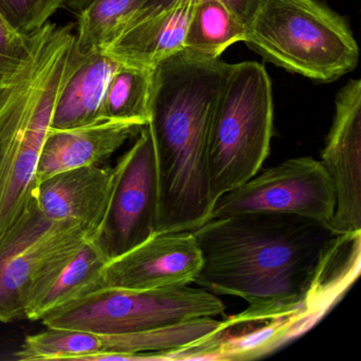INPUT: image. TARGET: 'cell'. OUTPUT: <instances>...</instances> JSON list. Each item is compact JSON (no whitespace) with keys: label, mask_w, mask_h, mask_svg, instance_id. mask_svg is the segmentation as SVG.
Returning <instances> with one entry per match:
<instances>
[{"label":"cell","mask_w":361,"mask_h":361,"mask_svg":"<svg viewBox=\"0 0 361 361\" xmlns=\"http://www.w3.org/2000/svg\"><path fill=\"white\" fill-rule=\"evenodd\" d=\"M192 232L202 259L194 284L250 305L231 318L233 322L307 312L306 299L319 265L337 235L327 224L269 212L210 219Z\"/></svg>","instance_id":"cell-1"},{"label":"cell","mask_w":361,"mask_h":361,"mask_svg":"<svg viewBox=\"0 0 361 361\" xmlns=\"http://www.w3.org/2000/svg\"><path fill=\"white\" fill-rule=\"evenodd\" d=\"M228 67L183 50L154 71L147 126L159 189L156 232L192 231L210 219L209 132Z\"/></svg>","instance_id":"cell-2"},{"label":"cell","mask_w":361,"mask_h":361,"mask_svg":"<svg viewBox=\"0 0 361 361\" xmlns=\"http://www.w3.org/2000/svg\"><path fill=\"white\" fill-rule=\"evenodd\" d=\"M75 52L73 25L48 22L33 33L25 68L0 88V238L32 198L42 149Z\"/></svg>","instance_id":"cell-3"},{"label":"cell","mask_w":361,"mask_h":361,"mask_svg":"<svg viewBox=\"0 0 361 361\" xmlns=\"http://www.w3.org/2000/svg\"><path fill=\"white\" fill-rule=\"evenodd\" d=\"M245 43L276 66L319 83L340 79L359 62L345 20L317 0H261Z\"/></svg>","instance_id":"cell-4"},{"label":"cell","mask_w":361,"mask_h":361,"mask_svg":"<svg viewBox=\"0 0 361 361\" xmlns=\"http://www.w3.org/2000/svg\"><path fill=\"white\" fill-rule=\"evenodd\" d=\"M274 130L271 81L257 62L229 64L213 109L208 141L210 196L248 181L269 155Z\"/></svg>","instance_id":"cell-5"},{"label":"cell","mask_w":361,"mask_h":361,"mask_svg":"<svg viewBox=\"0 0 361 361\" xmlns=\"http://www.w3.org/2000/svg\"><path fill=\"white\" fill-rule=\"evenodd\" d=\"M225 305L207 289L189 285L136 290L103 286L48 312L49 329L124 334L159 329L224 314Z\"/></svg>","instance_id":"cell-6"},{"label":"cell","mask_w":361,"mask_h":361,"mask_svg":"<svg viewBox=\"0 0 361 361\" xmlns=\"http://www.w3.org/2000/svg\"><path fill=\"white\" fill-rule=\"evenodd\" d=\"M92 238L98 234L79 223L46 217L33 195L20 219L0 238V322L26 319L35 286Z\"/></svg>","instance_id":"cell-7"},{"label":"cell","mask_w":361,"mask_h":361,"mask_svg":"<svg viewBox=\"0 0 361 361\" xmlns=\"http://www.w3.org/2000/svg\"><path fill=\"white\" fill-rule=\"evenodd\" d=\"M335 207V190L321 161L298 157L259 172L219 196L210 219L269 212L299 215L329 224Z\"/></svg>","instance_id":"cell-8"},{"label":"cell","mask_w":361,"mask_h":361,"mask_svg":"<svg viewBox=\"0 0 361 361\" xmlns=\"http://www.w3.org/2000/svg\"><path fill=\"white\" fill-rule=\"evenodd\" d=\"M116 166L117 181L98 238L111 259L145 242L157 229V166L153 136L147 124Z\"/></svg>","instance_id":"cell-9"},{"label":"cell","mask_w":361,"mask_h":361,"mask_svg":"<svg viewBox=\"0 0 361 361\" xmlns=\"http://www.w3.org/2000/svg\"><path fill=\"white\" fill-rule=\"evenodd\" d=\"M320 160L334 185L335 233L361 232V80H350L336 99L335 117Z\"/></svg>","instance_id":"cell-10"},{"label":"cell","mask_w":361,"mask_h":361,"mask_svg":"<svg viewBox=\"0 0 361 361\" xmlns=\"http://www.w3.org/2000/svg\"><path fill=\"white\" fill-rule=\"evenodd\" d=\"M192 231L156 232L105 264L101 287L151 290L194 282L202 267Z\"/></svg>","instance_id":"cell-11"},{"label":"cell","mask_w":361,"mask_h":361,"mask_svg":"<svg viewBox=\"0 0 361 361\" xmlns=\"http://www.w3.org/2000/svg\"><path fill=\"white\" fill-rule=\"evenodd\" d=\"M117 175V166L73 169L37 183L33 195L48 219L75 221L100 236Z\"/></svg>","instance_id":"cell-12"},{"label":"cell","mask_w":361,"mask_h":361,"mask_svg":"<svg viewBox=\"0 0 361 361\" xmlns=\"http://www.w3.org/2000/svg\"><path fill=\"white\" fill-rule=\"evenodd\" d=\"M142 126L134 121L102 120L71 130H50L39 157L37 183L65 171L100 166Z\"/></svg>","instance_id":"cell-13"},{"label":"cell","mask_w":361,"mask_h":361,"mask_svg":"<svg viewBox=\"0 0 361 361\" xmlns=\"http://www.w3.org/2000/svg\"><path fill=\"white\" fill-rule=\"evenodd\" d=\"M195 3L176 0L166 9L135 20L105 52L119 64L155 71L164 61L185 50Z\"/></svg>","instance_id":"cell-14"},{"label":"cell","mask_w":361,"mask_h":361,"mask_svg":"<svg viewBox=\"0 0 361 361\" xmlns=\"http://www.w3.org/2000/svg\"><path fill=\"white\" fill-rule=\"evenodd\" d=\"M118 66L107 52L83 54L77 48L73 68L56 101L51 130H71L104 120L103 102Z\"/></svg>","instance_id":"cell-15"},{"label":"cell","mask_w":361,"mask_h":361,"mask_svg":"<svg viewBox=\"0 0 361 361\" xmlns=\"http://www.w3.org/2000/svg\"><path fill=\"white\" fill-rule=\"evenodd\" d=\"M111 259L98 238L88 240L66 263L41 281L29 295L26 319L41 321L48 312L100 288L105 264Z\"/></svg>","instance_id":"cell-16"},{"label":"cell","mask_w":361,"mask_h":361,"mask_svg":"<svg viewBox=\"0 0 361 361\" xmlns=\"http://www.w3.org/2000/svg\"><path fill=\"white\" fill-rule=\"evenodd\" d=\"M247 27L219 0H197L185 39V51L204 59H219L233 44L246 39Z\"/></svg>","instance_id":"cell-17"},{"label":"cell","mask_w":361,"mask_h":361,"mask_svg":"<svg viewBox=\"0 0 361 361\" xmlns=\"http://www.w3.org/2000/svg\"><path fill=\"white\" fill-rule=\"evenodd\" d=\"M360 236L361 232L337 234L329 245L306 299V310L312 316H320L356 278L360 266Z\"/></svg>","instance_id":"cell-18"},{"label":"cell","mask_w":361,"mask_h":361,"mask_svg":"<svg viewBox=\"0 0 361 361\" xmlns=\"http://www.w3.org/2000/svg\"><path fill=\"white\" fill-rule=\"evenodd\" d=\"M147 0H92L79 13L75 46L81 54L106 51Z\"/></svg>","instance_id":"cell-19"},{"label":"cell","mask_w":361,"mask_h":361,"mask_svg":"<svg viewBox=\"0 0 361 361\" xmlns=\"http://www.w3.org/2000/svg\"><path fill=\"white\" fill-rule=\"evenodd\" d=\"M153 80L154 71L119 64L107 86L103 119L134 121L147 126Z\"/></svg>","instance_id":"cell-20"},{"label":"cell","mask_w":361,"mask_h":361,"mask_svg":"<svg viewBox=\"0 0 361 361\" xmlns=\"http://www.w3.org/2000/svg\"><path fill=\"white\" fill-rule=\"evenodd\" d=\"M62 7V0H0V16L18 32H37Z\"/></svg>","instance_id":"cell-21"},{"label":"cell","mask_w":361,"mask_h":361,"mask_svg":"<svg viewBox=\"0 0 361 361\" xmlns=\"http://www.w3.org/2000/svg\"><path fill=\"white\" fill-rule=\"evenodd\" d=\"M32 50V35L14 30L0 16V88L12 83L25 68Z\"/></svg>","instance_id":"cell-22"},{"label":"cell","mask_w":361,"mask_h":361,"mask_svg":"<svg viewBox=\"0 0 361 361\" xmlns=\"http://www.w3.org/2000/svg\"><path fill=\"white\" fill-rule=\"evenodd\" d=\"M175 1L176 0H147L132 22L149 16V14L155 13L160 10L166 9L173 5ZM219 1L223 3L226 7L229 8L230 11L233 12L240 18V22L246 25L247 28L261 4V0H219Z\"/></svg>","instance_id":"cell-23"},{"label":"cell","mask_w":361,"mask_h":361,"mask_svg":"<svg viewBox=\"0 0 361 361\" xmlns=\"http://www.w3.org/2000/svg\"><path fill=\"white\" fill-rule=\"evenodd\" d=\"M92 0H62V6L71 11L80 13Z\"/></svg>","instance_id":"cell-24"}]
</instances>
